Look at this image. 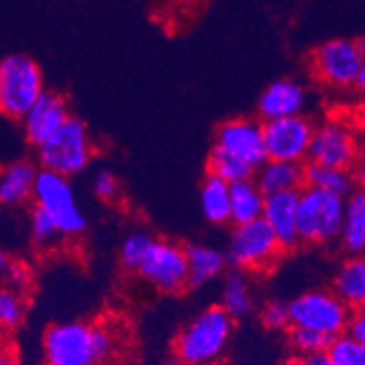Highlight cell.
I'll list each match as a JSON object with an SVG mask.
<instances>
[{
    "label": "cell",
    "instance_id": "cell-29",
    "mask_svg": "<svg viewBox=\"0 0 365 365\" xmlns=\"http://www.w3.org/2000/svg\"><path fill=\"white\" fill-rule=\"evenodd\" d=\"M26 294L16 293L9 287L0 291V325L4 331L19 329L26 320Z\"/></svg>",
    "mask_w": 365,
    "mask_h": 365
},
{
    "label": "cell",
    "instance_id": "cell-12",
    "mask_svg": "<svg viewBox=\"0 0 365 365\" xmlns=\"http://www.w3.org/2000/svg\"><path fill=\"white\" fill-rule=\"evenodd\" d=\"M360 157V145L347 125L334 120L317 125L307 162L351 171Z\"/></svg>",
    "mask_w": 365,
    "mask_h": 365
},
{
    "label": "cell",
    "instance_id": "cell-1",
    "mask_svg": "<svg viewBox=\"0 0 365 365\" xmlns=\"http://www.w3.org/2000/svg\"><path fill=\"white\" fill-rule=\"evenodd\" d=\"M117 347L115 331L89 322H61L42 336L46 365H102Z\"/></svg>",
    "mask_w": 365,
    "mask_h": 365
},
{
    "label": "cell",
    "instance_id": "cell-26",
    "mask_svg": "<svg viewBox=\"0 0 365 365\" xmlns=\"http://www.w3.org/2000/svg\"><path fill=\"white\" fill-rule=\"evenodd\" d=\"M207 173L222 178L227 184H237V182L249 180V178H255V175H257V171L251 165L242 162L240 158L233 157L231 153L218 148V145H213V149L209 153Z\"/></svg>",
    "mask_w": 365,
    "mask_h": 365
},
{
    "label": "cell",
    "instance_id": "cell-14",
    "mask_svg": "<svg viewBox=\"0 0 365 365\" xmlns=\"http://www.w3.org/2000/svg\"><path fill=\"white\" fill-rule=\"evenodd\" d=\"M71 117L68 101L61 93L46 89L21 120L26 140L33 148H41Z\"/></svg>",
    "mask_w": 365,
    "mask_h": 365
},
{
    "label": "cell",
    "instance_id": "cell-28",
    "mask_svg": "<svg viewBox=\"0 0 365 365\" xmlns=\"http://www.w3.org/2000/svg\"><path fill=\"white\" fill-rule=\"evenodd\" d=\"M153 242H155V238L149 233H145V231H133V233H129L122 240L120 251H118L122 267L133 271V273H138V269H140L142 262H144Z\"/></svg>",
    "mask_w": 365,
    "mask_h": 365
},
{
    "label": "cell",
    "instance_id": "cell-32",
    "mask_svg": "<svg viewBox=\"0 0 365 365\" xmlns=\"http://www.w3.org/2000/svg\"><path fill=\"white\" fill-rule=\"evenodd\" d=\"M327 353L334 365H365V345L347 333L334 338Z\"/></svg>",
    "mask_w": 365,
    "mask_h": 365
},
{
    "label": "cell",
    "instance_id": "cell-17",
    "mask_svg": "<svg viewBox=\"0 0 365 365\" xmlns=\"http://www.w3.org/2000/svg\"><path fill=\"white\" fill-rule=\"evenodd\" d=\"M41 169L31 160H15L0 175V202L6 207H21L33 200L36 177Z\"/></svg>",
    "mask_w": 365,
    "mask_h": 365
},
{
    "label": "cell",
    "instance_id": "cell-5",
    "mask_svg": "<svg viewBox=\"0 0 365 365\" xmlns=\"http://www.w3.org/2000/svg\"><path fill=\"white\" fill-rule=\"evenodd\" d=\"M345 198L305 185L298 204V233L302 244L322 245L340 238Z\"/></svg>",
    "mask_w": 365,
    "mask_h": 365
},
{
    "label": "cell",
    "instance_id": "cell-7",
    "mask_svg": "<svg viewBox=\"0 0 365 365\" xmlns=\"http://www.w3.org/2000/svg\"><path fill=\"white\" fill-rule=\"evenodd\" d=\"M33 205H38L53 217L64 238H76L88 229V218L76 200L71 178L41 169L36 177Z\"/></svg>",
    "mask_w": 365,
    "mask_h": 365
},
{
    "label": "cell",
    "instance_id": "cell-22",
    "mask_svg": "<svg viewBox=\"0 0 365 365\" xmlns=\"http://www.w3.org/2000/svg\"><path fill=\"white\" fill-rule=\"evenodd\" d=\"M333 289L353 311L365 307V255L351 257L340 265Z\"/></svg>",
    "mask_w": 365,
    "mask_h": 365
},
{
    "label": "cell",
    "instance_id": "cell-9",
    "mask_svg": "<svg viewBox=\"0 0 365 365\" xmlns=\"http://www.w3.org/2000/svg\"><path fill=\"white\" fill-rule=\"evenodd\" d=\"M364 66L365 56L358 41L333 38L318 46L311 55V69L314 76L331 88L356 86Z\"/></svg>",
    "mask_w": 365,
    "mask_h": 365
},
{
    "label": "cell",
    "instance_id": "cell-15",
    "mask_svg": "<svg viewBox=\"0 0 365 365\" xmlns=\"http://www.w3.org/2000/svg\"><path fill=\"white\" fill-rule=\"evenodd\" d=\"M309 93L293 78H280L269 84L258 98V115L262 122L304 115Z\"/></svg>",
    "mask_w": 365,
    "mask_h": 365
},
{
    "label": "cell",
    "instance_id": "cell-18",
    "mask_svg": "<svg viewBox=\"0 0 365 365\" xmlns=\"http://www.w3.org/2000/svg\"><path fill=\"white\" fill-rule=\"evenodd\" d=\"M255 180L265 195L302 191L305 187V164L267 160L255 175Z\"/></svg>",
    "mask_w": 365,
    "mask_h": 365
},
{
    "label": "cell",
    "instance_id": "cell-41",
    "mask_svg": "<svg viewBox=\"0 0 365 365\" xmlns=\"http://www.w3.org/2000/svg\"><path fill=\"white\" fill-rule=\"evenodd\" d=\"M358 46H360L361 53H364V56H365V38H360V41H358Z\"/></svg>",
    "mask_w": 365,
    "mask_h": 365
},
{
    "label": "cell",
    "instance_id": "cell-13",
    "mask_svg": "<svg viewBox=\"0 0 365 365\" xmlns=\"http://www.w3.org/2000/svg\"><path fill=\"white\" fill-rule=\"evenodd\" d=\"M215 145L225 149L258 171L267 162L264 122L255 118H233L218 125Z\"/></svg>",
    "mask_w": 365,
    "mask_h": 365
},
{
    "label": "cell",
    "instance_id": "cell-10",
    "mask_svg": "<svg viewBox=\"0 0 365 365\" xmlns=\"http://www.w3.org/2000/svg\"><path fill=\"white\" fill-rule=\"evenodd\" d=\"M138 274L162 293H180L189 287L187 251L177 242L155 238Z\"/></svg>",
    "mask_w": 365,
    "mask_h": 365
},
{
    "label": "cell",
    "instance_id": "cell-16",
    "mask_svg": "<svg viewBox=\"0 0 365 365\" xmlns=\"http://www.w3.org/2000/svg\"><path fill=\"white\" fill-rule=\"evenodd\" d=\"M298 204H300V191H285V193L265 197L262 218L271 225L284 253L293 251L302 244L298 233Z\"/></svg>",
    "mask_w": 365,
    "mask_h": 365
},
{
    "label": "cell",
    "instance_id": "cell-8",
    "mask_svg": "<svg viewBox=\"0 0 365 365\" xmlns=\"http://www.w3.org/2000/svg\"><path fill=\"white\" fill-rule=\"evenodd\" d=\"M291 325L340 336L347 331L353 309L334 289H313L289 302Z\"/></svg>",
    "mask_w": 365,
    "mask_h": 365
},
{
    "label": "cell",
    "instance_id": "cell-40",
    "mask_svg": "<svg viewBox=\"0 0 365 365\" xmlns=\"http://www.w3.org/2000/svg\"><path fill=\"white\" fill-rule=\"evenodd\" d=\"M354 88H358L360 91L365 93V66H364V69H361L360 76H358V82H356V86H354Z\"/></svg>",
    "mask_w": 365,
    "mask_h": 365
},
{
    "label": "cell",
    "instance_id": "cell-37",
    "mask_svg": "<svg viewBox=\"0 0 365 365\" xmlns=\"http://www.w3.org/2000/svg\"><path fill=\"white\" fill-rule=\"evenodd\" d=\"M351 173H353V180L356 189H360V191L365 193V155H361V157L358 158L356 164L351 169Z\"/></svg>",
    "mask_w": 365,
    "mask_h": 365
},
{
    "label": "cell",
    "instance_id": "cell-24",
    "mask_svg": "<svg viewBox=\"0 0 365 365\" xmlns=\"http://www.w3.org/2000/svg\"><path fill=\"white\" fill-rule=\"evenodd\" d=\"M220 307L227 311L235 320L244 318L253 309V294L249 287L245 271L231 267L224 273L220 289Z\"/></svg>",
    "mask_w": 365,
    "mask_h": 365
},
{
    "label": "cell",
    "instance_id": "cell-36",
    "mask_svg": "<svg viewBox=\"0 0 365 365\" xmlns=\"http://www.w3.org/2000/svg\"><path fill=\"white\" fill-rule=\"evenodd\" d=\"M291 365H334L329 353H313V354H298L297 360Z\"/></svg>",
    "mask_w": 365,
    "mask_h": 365
},
{
    "label": "cell",
    "instance_id": "cell-35",
    "mask_svg": "<svg viewBox=\"0 0 365 365\" xmlns=\"http://www.w3.org/2000/svg\"><path fill=\"white\" fill-rule=\"evenodd\" d=\"M345 333L353 336L354 340H358L360 344L365 345V307L361 309H354L353 314L349 318V325H347V331Z\"/></svg>",
    "mask_w": 365,
    "mask_h": 365
},
{
    "label": "cell",
    "instance_id": "cell-31",
    "mask_svg": "<svg viewBox=\"0 0 365 365\" xmlns=\"http://www.w3.org/2000/svg\"><path fill=\"white\" fill-rule=\"evenodd\" d=\"M0 273L4 278V287H9V289L21 294H26L31 289L33 273L29 265L24 264V262L15 260V258L2 253V257H0Z\"/></svg>",
    "mask_w": 365,
    "mask_h": 365
},
{
    "label": "cell",
    "instance_id": "cell-11",
    "mask_svg": "<svg viewBox=\"0 0 365 365\" xmlns=\"http://www.w3.org/2000/svg\"><path fill=\"white\" fill-rule=\"evenodd\" d=\"M314 129L317 125L305 115L264 122L267 160L298 162V164L307 162Z\"/></svg>",
    "mask_w": 365,
    "mask_h": 365
},
{
    "label": "cell",
    "instance_id": "cell-20",
    "mask_svg": "<svg viewBox=\"0 0 365 365\" xmlns=\"http://www.w3.org/2000/svg\"><path fill=\"white\" fill-rule=\"evenodd\" d=\"M200 209L205 220L213 225L233 224L231 209V184L222 178L209 175L200 185Z\"/></svg>",
    "mask_w": 365,
    "mask_h": 365
},
{
    "label": "cell",
    "instance_id": "cell-38",
    "mask_svg": "<svg viewBox=\"0 0 365 365\" xmlns=\"http://www.w3.org/2000/svg\"><path fill=\"white\" fill-rule=\"evenodd\" d=\"M0 365H16V358L15 354L9 353V351H2V356H0Z\"/></svg>",
    "mask_w": 365,
    "mask_h": 365
},
{
    "label": "cell",
    "instance_id": "cell-6",
    "mask_svg": "<svg viewBox=\"0 0 365 365\" xmlns=\"http://www.w3.org/2000/svg\"><path fill=\"white\" fill-rule=\"evenodd\" d=\"M284 253L271 225L260 220L235 225L227 244V262L245 273H267Z\"/></svg>",
    "mask_w": 365,
    "mask_h": 365
},
{
    "label": "cell",
    "instance_id": "cell-34",
    "mask_svg": "<svg viewBox=\"0 0 365 365\" xmlns=\"http://www.w3.org/2000/svg\"><path fill=\"white\" fill-rule=\"evenodd\" d=\"M91 189L95 197L102 202H115L120 195V185H118L117 177L108 169H98L93 175Z\"/></svg>",
    "mask_w": 365,
    "mask_h": 365
},
{
    "label": "cell",
    "instance_id": "cell-33",
    "mask_svg": "<svg viewBox=\"0 0 365 365\" xmlns=\"http://www.w3.org/2000/svg\"><path fill=\"white\" fill-rule=\"evenodd\" d=\"M260 320L271 331H284L285 327H291L289 304L284 300L265 302L260 311Z\"/></svg>",
    "mask_w": 365,
    "mask_h": 365
},
{
    "label": "cell",
    "instance_id": "cell-19",
    "mask_svg": "<svg viewBox=\"0 0 365 365\" xmlns=\"http://www.w3.org/2000/svg\"><path fill=\"white\" fill-rule=\"evenodd\" d=\"M189 262V287H204L205 284L213 282L220 274L225 273L227 267V255L220 249L204 244H191L185 247Z\"/></svg>",
    "mask_w": 365,
    "mask_h": 365
},
{
    "label": "cell",
    "instance_id": "cell-4",
    "mask_svg": "<svg viewBox=\"0 0 365 365\" xmlns=\"http://www.w3.org/2000/svg\"><path fill=\"white\" fill-rule=\"evenodd\" d=\"M93 158L89 129L78 117H71L48 142L36 148V160L42 169L71 178L81 175Z\"/></svg>",
    "mask_w": 365,
    "mask_h": 365
},
{
    "label": "cell",
    "instance_id": "cell-30",
    "mask_svg": "<svg viewBox=\"0 0 365 365\" xmlns=\"http://www.w3.org/2000/svg\"><path fill=\"white\" fill-rule=\"evenodd\" d=\"M287 340H289L291 349L297 354H313L329 351V347L334 341V336L324 334L320 331L305 329V327H293L291 325L289 333H287Z\"/></svg>",
    "mask_w": 365,
    "mask_h": 365
},
{
    "label": "cell",
    "instance_id": "cell-21",
    "mask_svg": "<svg viewBox=\"0 0 365 365\" xmlns=\"http://www.w3.org/2000/svg\"><path fill=\"white\" fill-rule=\"evenodd\" d=\"M340 242L353 257L365 255V193L354 189L345 198V215L341 224Z\"/></svg>",
    "mask_w": 365,
    "mask_h": 365
},
{
    "label": "cell",
    "instance_id": "cell-39",
    "mask_svg": "<svg viewBox=\"0 0 365 365\" xmlns=\"http://www.w3.org/2000/svg\"><path fill=\"white\" fill-rule=\"evenodd\" d=\"M162 365H187V364H185L180 356H177V354H175V356L168 358V360H165Z\"/></svg>",
    "mask_w": 365,
    "mask_h": 365
},
{
    "label": "cell",
    "instance_id": "cell-3",
    "mask_svg": "<svg viewBox=\"0 0 365 365\" xmlns=\"http://www.w3.org/2000/svg\"><path fill=\"white\" fill-rule=\"evenodd\" d=\"M44 91V75L31 56L11 53L0 61V109L4 117L21 122Z\"/></svg>",
    "mask_w": 365,
    "mask_h": 365
},
{
    "label": "cell",
    "instance_id": "cell-27",
    "mask_svg": "<svg viewBox=\"0 0 365 365\" xmlns=\"http://www.w3.org/2000/svg\"><path fill=\"white\" fill-rule=\"evenodd\" d=\"M29 237L33 245L38 249L53 247L61 238H64L51 215L46 213L38 205H33L29 213Z\"/></svg>",
    "mask_w": 365,
    "mask_h": 365
},
{
    "label": "cell",
    "instance_id": "cell-25",
    "mask_svg": "<svg viewBox=\"0 0 365 365\" xmlns=\"http://www.w3.org/2000/svg\"><path fill=\"white\" fill-rule=\"evenodd\" d=\"M305 185L322 189V191H327V193L340 195L344 198L349 197L356 189L353 173L349 169L325 168V165L311 164V162L305 164Z\"/></svg>",
    "mask_w": 365,
    "mask_h": 365
},
{
    "label": "cell",
    "instance_id": "cell-23",
    "mask_svg": "<svg viewBox=\"0 0 365 365\" xmlns=\"http://www.w3.org/2000/svg\"><path fill=\"white\" fill-rule=\"evenodd\" d=\"M265 197L255 178L231 184V209H233V224L244 225L249 222L260 220L264 217Z\"/></svg>",
    "mask_w": 365,
    "mask_h": 365
},
{
    "label": "cell",
    "instance_id": "cell-2",
    "mask_svg": "<svg viewBox=\"0 0 365 365\" xmlns=\"http://www.w3.org/2000/svg\"><path fill=\"white\" fill-rule=\"evenodd\" d=\"M235 329V318L213 305L200 311L182 327L175 340V354L187 365H211L224 354Z\"/></svg>",
    "mask_w": 365,
    "mask_h": 365
}]
</instances>
